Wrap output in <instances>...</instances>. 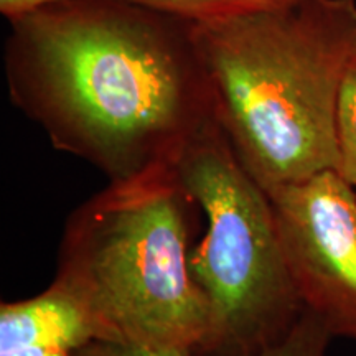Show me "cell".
<instances>
[{"label": "cell", "mask_w": 356, "mask_h": 356, "mask_svg": "<svg viewBox=\"0 0 356 356\" xmlns=\"http://www.w3.org/2000/svg\"><path fill=\"white\" fill-rule=\"evenodd\" d=\"M216 118L266 190L337 170V106L356 0H300L195 24Z\"/></svg>", "instance_id": "7a4b0ae2"}, {"label": "cell", "mask_w": 356, "mask_h": 356, "mask_svg": "<svg viewBox=\"0 0 356 356\" xmlns=\"http://www.w3.org/2000/svg\"><path fill=\"white\" fill-rule=\"evenodd\" d=\"M55 2L58 0H0V13L10 24Z\"/></svg>", "instance_id": "30bf717a"}, {"label": "cell", "mask_w": 356, "mask_h": 356, "mask_svg": "<svg viewBox=\"0 0 356 356\" xmlns=\"http://www.w3.org/2000/svg\"><path fill=\"white\" fill-rule=\"evenodd\" d=\"M266 191L304 309L356 341V186L325 170Z\"/></svg>", "instance_id": "5b68a950"}, {"label": "cell", "mask_w": 356, "mask_h": 356, "mask_svg": "<svg viewBox=\"0 0 356 356\" xmlns=\"http://www.w3.org/2000/svg\"><path fill=\"white\" fill-rule=\"evenodd\" d=\"M198 203L172 163L109 181L71 213L53 282L99 341L197 353L210 307L190 266Z\"/></svg>", "instance_id": "3957f363"}, {"label": "cell", "mask_w": 356, "mask_h": 356, "mask_svg": "<svg viewBox=\"0 0 356 356\" xmlns=\"http://www.w3.org/2000/svg\"><path fill=\"white\" fill-rule=\"evenodd\" d=\"M136 2L200 24V22L273 10V8L292 6L300 0H136Z\"/></svg>", "instance_id": "ba28073f"}, {"label": "cell", "mask_w": 356, "mask_h": 356, "mask_svg": "<svg viewBox=\"0 0 356 356\" xmlns=\"http://www.w3.org/2000/svg\"><path fill=\"white\" fill-rule=\"evenodd\" d=\"M337 172L356 186V56L346 70L337 106Z\"/></svg>", "instance_id": "9c48e42d"}, {"label": "cell", "mask_w": 356, "mask_h": 356, "mask_svg": "<svg viewBox=\"0 0 356 356\" xmlns=\"http://www.w3.org/2000/svg\"><path fill=\"white\" fill-rule=\"evenodd\" d=\"M8 97L111 181L172 163L216 114L195 24L136 0H58L10 22Z\"/></svg>", "instance_id": "6da1fadb"}, {"label": "cell", "mask_w": 356, "mask_h": 356, "mask_svg": "<svg viewBox=\"0 0 356 356\" xmlns=\"http://www.w3.org/2000/svg\"><path fill=\"white\" fill-rule=\"evenodd\" d=\"M99 341L86 312L55 282L32 299L0 305V356H78Z\"/></svg>", "instance_id": "8992f818"}, {"label": "cell", "mask_w": 356, "mask_h": 356, "mask_svg": "<svg viewBox=\"0 0 356 356\" xmlns=\"http://www.w3.org/2000/svg\"><path fill=\"white\" fill-rule=\"evenodd\" d=\"M333 335L317 315L304 310L291 333L273 348L254 356H327ZM78 356H197L184 350H155L144 346L92 341Z\"/></svg>", "instance_id": "52a82bcc"}, {"label": "cell", "mask_w": 356, "mask_h": 356, "mask_svg": "<svg viewBox=\"0 0 356 356\" xmlns=\"http://www.w3.org/2000/svg\"><path fill=\"white\" fill-rule=\"evenodd\" d=\"M173 167L207 218L190 251L210 307V332L195 355L254 356L279 345L305 309L269 193L243 165L216 114L181 145Z\"/></svg>", "instance_id": "277c9868"}]
</instances>
